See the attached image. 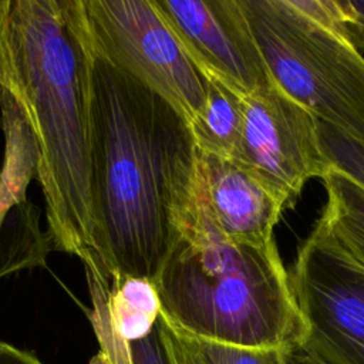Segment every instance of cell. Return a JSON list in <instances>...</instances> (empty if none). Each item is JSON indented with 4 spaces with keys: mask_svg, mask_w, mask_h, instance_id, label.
Segmentation results:
<instances>
[{
    "mask_svg": "<svg viewBox=\"0 0 364 364\" xmlns=\"http://www.w3.org/2000/svg\"><path fill=\"white\" fill-rule=\"evenodd\" d=\"M90 114L105 272L111 280H154L195 208L198 149L191 129L166 100L91 48Z\"/></svg>",
    "mask_w": 364,
    "mask_h": 364,
    "instance_id": "obj_1",
    "label": "cell"
},
{
    "mask_svg": "<svg viewBox=\"0 0 364 364\" xmlns=\"http://www.w3.org/2000/svg\"><path fill=\"white\" fill-rule=\"evenodd\" d=\"M0 91L37 142L53 249L78 257L85 277L111 282L97 239L90 48L75 0H0Z\"/></svg>",
    "mask_w": 364,
    "mask_h": 364,
    "instance_id": "obj_2",
    "label": "cell"
},
{
    "mask_svg": "<svg viewBox=\"0 0 364 364\" xmlns=\"http://www.w3.org/2000/svg\"><path fill=\"white\" fill-rule=\"evenodd\" d=\"M161 316L203 340L291 350L306 326L274 240L229 242L212 222L199 183L195 208L154 279Z\"/></svg>",
    "mask_w": 364,
    "mask_h": 364,
    "instance_id": "obj_3",
    "label": "cell"
},
{
    "mask_svg": "<svg viewBox=\"0 0 364 364\" xmlns=\"http://www.w3.org/2000/svg\"><path fill=\"white\" fill-rule=\"evenodd\" d=\"M272 80L317 119L364 144V57L289 0H239Z\"/></svg>",
    "mask_w": 364,
    "mask_h": 364,
    "instance_id": "obj_4",
    "label": "cell"
},
{
    "mask_svg": "<svg viewBox=\"0 0 364 364\" xmlns=\"http://www.w3.org/2000/svg\"><path fill=\"white\" fill-rule=\"evenodd\" d=\"M90 48L166 100L191 124L206 102V80L152 0H75Z\"/></svg>",
    "mask_w": 364,
    "mask_h": 364,
    "instance_id": "obj_5",
    "label": "cell"
},
{
    "mask_svg": "<svg viewBox=\"0 0 364 364\" xmlns=\"http://www.w3.org/2000/svg\"><path fill=\"white\" fill-rule=\"evenodd\" d=\"M289 279L306 326L299 348L324 364H364V264L323 218L299 247Z\"/></svg>",
    "mask_w": 364,
    "mask_h": 364,
    "instance_id": "obj_6",
    "label": "cell"
},
{
    "mask_svg": "<svg viewBox=\"0 0 364 364\" xmlns=\"http://www.w3.org/2000/svg\"><path fill=\"white\" fill-rule=\"evenodd\" d=\"M237 162L266 185L286 208L311 178H323L328 164L318 144L317 118L274 81L242 97Z\"/></svg>",
    "mask_w": 364,
    "mask_h": 364,
    "instance_id": "obj_7",
    "label": "cell"
},
{
    "mask_svg": "<svg viewBox=\"0 0 364 364\" xmlns=\"http://www.w3.org/2000/svg\"><path fill=\"white\" fill-rule=\"evenodd\" d=\"M189 60L245 97L273 82L239 0H152Z\"/></svg>",
    "mask_w": 364,
    "mask_h": 364,
    "instance_id": "obj_8",
    "label": "cell"
},
{
    "mask_svg": "<svg viewBox=\"0 0 364 364\" xmlns=\"http://www.w3.org/2000/svg\"><path fill=\"white\" fill-rule=\"evenodd\" d=\"M198 183L212 222L229 242L260 246L274 240L286 205L237 162L198 151Z\"/></svg>",
    "mask_w": 364,
    "mask_h": 364,
    "instance_id": "obj_9",
    "label": "cell"
},
{
    "mask_svg": "<svg viewBox=\"0 0 364 364\" xmlns=\"http://www.w3.org/2000/svg\"><path fill=\"white\" fill-rule=\"evenodd\" d=\"M91 324L100 346L94 364H132L131 346L149 336L161 314L154 280L118 276L109 283L87 277Z\"/></svg>",
    "mask_w": 364,
    "mask_h": 364,
    "instance_id": "obj_10",
    "label": "cell"
},
{
    "mask_svg": "<svg viewBox=\"0 0 364 364\" xmlns=\"http://www.w3.org/2000/svg\"><path fill=\"white\" fill-rule=\"evenodd\" d=\"M0 127L4 134V159L0 166V213L10 216L33 203L27 198L30 182L37 179L38 148L16 101L0 91Z\"/></svg>",
    "mask_w": 364,
    "mask_h": 364,
    "instance_id": "obj_11",
    "label": "cell"
},
{
    "mask_svg": "<svg viewBox=\"0 0 364 364\" xmlns=\"http://www.w3.org/2000/svg\"><path fill=\"white\" fill-rule=\"evenodd\" d=\"M205 80V107L188 127L199 152L233 159L242 134V97L218 80Z\"/></svg>",
    "mask_w": 364,
    "mask_h": 364,
    "instance_id": "obj_12",
    "label": "cell"
},
{
    "mask_svg": "<svg viewBox=\"0 0 364 364\" xmlns=\"http://www.w3.org/2000/svg\"><path fill=\"white\" fill-rule=\"evenodd\" d=\"M156 330L168 364H284L282 348H249L193 337L159 314Z\"/></svg>",
    "mask_w": 364,
    "mask_h": 364,
    "instance_id": "obj_13",
    "label": "cell"
},
{
    "mask_svg": "<svg viewBox=\"0 0 364 364\" xmlns=\"http://www.w3.org/2000/svg\"><path fill=\"white\" fill-rule=\"evenodd\" d=\"M321 181L327 192L323 220L340 243L364 264V186L330 165Z\"/></svg>",
    "mask_w": 364,
    "mask_h": 364,
    "instance_id": "obj_14",
    "label": "cell"
},
{
    "mask_svg": "<svg viewBox=\"0 0 364 364\" xmlns=\"http://www.w3.org/2000/svg\"><path fill=\"white\" fill-rule=\"evenodd\" d=\"M317 134L327 164L364 186V144L320 119Z\"/></svg>",
    "mask_w": 364,
    "mask_h": 364,
    "instance_id": "obj_15",
    "label": "cell"
},
{
    "mask_svg": "<svg viewBox=\"0 0 364 364\" xmlns=\"http://www.w3.org/2000/svg\"><path fill=\"white\" fill-rule=\"evenodd\" d=\"M297 11L343 37L344 13L340 0H289Z\"/></svg>",
    "mask_w": 364,
    "mask_h": 364,
    "instance_id": "obj_16",
    "label": "cell"
},
{
    "mask_svg": "<svg viewBox=\"0 0 364 364\" xmlns=\"http://www.w3.org/2000/svg\"><path fill=\"white\" fill-rule=\"evenodd\" d=\"M344 24L343 37L358 51L364 50V0H340Z\"/></svg>",
    "mask_w": 364,
    "mask_h": 364,
    "instance_id": "obj_17",
    "label": "cell"
},
{
    "mask_svg": "<svg viewBox=\"0 0 364 364\" xmlns=\"http://www.w3.org/2000/svg\"><path fill=\"white\" fill-rule=\"evenodd\" d=\"M132 364H168L156 326L145 338L132 343Z\"/></svg>",
    "mask_w": 364,
    "mask_h": 364,
    "instance_id": "obj_18",
    "label": "cell"
},
{
    "mask_svg": "<svg viewBox=\"0 0 364 364\" xmlns=\"http://www.w3.org/2000/svg\"><path fill=\"white\" fill-rule=\"evenodd\" d=\"M0 364H43L40 358L27 350L0 340Z\"/></svg>",
    "mask_w": 364,
    "mask_h": 364,
    "instance_id": "obj_19",
    "label": "cell"
},
{
    "mask_svg": "<svg viewBox=\"0 0 364 364\" xmlns=\"http://www.w3.org/2000/svg\"><path fill=\"white\" fill-rule=\"evenodd\" d=\"M284 364H324V363L318 361L317 358L311 357L310 354L296 347L284 353Z\"/></svg>",
    "mask_w": 364,
    "mask_h": 364,
    "instance_id": "obj_20",
    "label": "cell"
}]
</instances>
